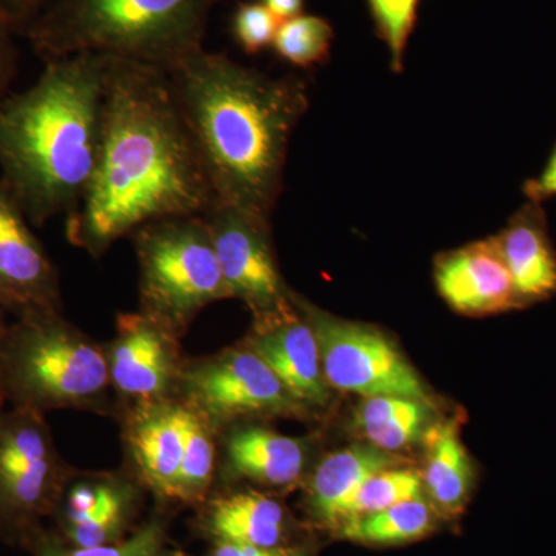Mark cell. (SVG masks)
<instances>
[{"label": "cell", "instance_id": "27", "mask_svg": "<svg viewBox=\"0 0 556 556\" xmlns=\"http://www.w3.org/2000/svg\"><path fill=\"white\" fill-rule=\"evenodd\" d=\"M420 0H367L376 33L386 42L391 70H404L405 51L415 30Z\"/></svg>", "mask_w": 556, "mask_h": 556}, {"label": "cell", "instance_id": "22", "mask_svg": "<svg viewBox=\"0 0 556 556\" xmlns=\"http://www.w3.org/2000/svg\"><path fill=\"white\" fill-rule=\"evenodd\" d=\"M441 518L433 504L424 496L376 514L346 519L332 535L365 546H402L433 533Z\"/></svg>", "mask_w": 556, "mask_h": 556}, {"label": "cell", "instance_id": "21", "mask_svg": "<svg viewBox=\"0 0 556 556\" xmlns=\"http://www.w3.org/2000/svg\"><path fill=\"white\" fill-rule=\"evenodd\" d=\"M433 402L402 396L362 397L353 415L357 433L383 452L394 453L426 441L438 422Z\"/></svg>", "mask_w": 556, "mask_h": 556}, {"label": "cell", "instance_id": "33", "mask_svg": "<svg viewBox=\"0 0 556 556\" xmlns=\"http://www.w3.org/2000/svg\"><path fill=\"white\" fill-rule=\"evenodd\" d=\"M260 2L280 22L298 17L305 10V0H260Z\"/></svg>", "mask_w": 556, "mask_h": 556}, {"label": "cell", "instance_id": "16", "mask_svg": "<svg viewBox=\"0 0 556 556\" xmlns=\"http://www.w3.org/2000/svg\"><path fill=\"white\" fill-rule=\"evenodd\" d=\"M217 481H247L268 489H292L309 475L313 442L287 437L257 422L236 424L218 434Z\"/></svg>", "mask_w": 556, "mask_h": 556}, {"label": "cell", "instance_id": "29", "mask_svg": "<svg viewBox=\"0 0 556 556\" xmlns=\"http://www.w3.org/2000/svg\"><path fill=\"white\" fill-rule=\"evenodd\" d=\"M50 0H0V22L14 35L24 36L28 25L46 9Z\"/></svg>", "mask_w": 556, "mask_h": 556}, {"label": "cell", "instance_id": "25", "mask_svg": "<svg viewBox=\"0 0 556 556\" xmlns=\"http://www.w3.org/2000/svg\"><path fill=\"white\" fill-rule=\"evenodd\" d=\"M424 496H426V492H424L420 471L402 466L387 468V470L372 475L358 486L356 493L346 501L340 511L338 525L332 532L346 519L376 514V511L386 510V508L405 503V501Z\"/></svg>", "mask_w": 556, "mask_h": 556}, {"label": "cell", "instance_id": "19", "mask_svg": "<svg viewBox=\"0 0 556 556\" xmlns=\"http://www.w3.org/2000/svg\"><path fill=\"white\" fill-rule=\"evenodd\" d=\"M394 453L375 445L356 444L325 456L306 478L305 510L309 522L332 532L346 501L372 475L402 466Z\"/></svg>", "mask_w": 556, "mask_h": 556}, {"label": "cell", "instance_id": "23", "mask_svg": "<svg viewBox=\"0 0 556 556\" xmlns=\"http://www.w3.org/2000/svg\"><path fill=\"white\" fill-rule=\"evenodd\" d=\"M217 471V431L195 409L186 405V445L179 467L177 506L200 507L214 492Z\"/></svg>", "mask_w": 556, "mask_h": 556}, {"label": "cell", "instance_id": "30", "mask_svg": "<svg viewBox=\"0 0 556 556\" xmlns=\"http://www.w3.org/2000/svg\"><path fill=\"white\" fill-rule=\"evenodd\" d=\"M203 556H316L308 544L289 547H257L248 544L211 543Z\"/></svg>", "mask_w": 556, "mask_h": 556}, {"label": "cell", "instance_id": "14", "mask_svg": "<svg viewBox=\"0 0 556 556\" xmlns=\"http://www.w3.org/2000/svg\"><path fill=\"white\" fill-rule=\"evenodd\" d=\"M240 343L268 365L300 404L313 413L328 407L332 390L321 369L316 334L294 303L281 313L254 318Z\"/></svg>", "mask_w": 556, "mask_h": 556}, {"label": "cell", "instance_id": "20", "mask_svg": "<svg viewBox=\"0 0 556 556\" xmlns=\"http://www.w3.org/2000/svg\"><path fill=\"white\" fill-rule=\"evenodd\" d=\"M424 442L427 459L420 477L427 500L442 518L459 517L475 485V470L460 438L459 416L434 424Z\"/></svg>", "mask_w": 556, "mask_h": 556}, {"label": "cell", "instance_id": "34", "mask_svg": "<svg viewBox=\"0 0 556 556\" xmlns=\"http://www.w3.org/2000/svg\"><path fill=\"white\" fill-rule=\"evenodd\" d=\"M9 324L5 321V309L0 308V356H2L3 338H5V331ZM5 397H3L2 383H0V412L5 408Z\"/></svg>", "mask_w": 556, "mask_h": 556}, {"label": "cell", "instance_id": "11", "mask_svg": "<svg viewBox=\"0 0 556 556\" xmlns=\"http://www.w3.org/2000/svg\"><path fill=\"white\" fill-rule=\"evenodd\" d=\"M181 340L141 311L116 316L115 338L104 348L118 417L139 405L177 399L186 364Z\"/></svg>", "mask_w": 556, "mask_h": 556}, {"label": "cell", "instance_id": "5", "mask_svg": "<svg viewBox=\"0 0 556 556\" xmlns=\"http://www.w3.org/2000/svg\"><path fill=\"white\" fill-rule=\"evenodd\" d=\"M7 404L43 413L84 409L118 417L102 343L62 311H30L7 327L0 356Z\"/></svg>", "mask_w": 556, "mask_h": 556}, {"label": "cell", "instance_id": "4", "mask_svg": "<svg viewBox=\"0 0 556 556\" xmlns=\"http://www.w3.org/2000/svg\"><path fill=\"white\" fill-rule=\"evenodd\" d=\"M222 0H50L24 38L43 62L100 53L170 72L203 47Z\"/></svg>", "mask_w": 556, "mask_h": 556}, {"label": "cell", "instance_id": "31", "mask_svg": "<svg viewBox=\"0 0 556 556\" xmlns=\"http://www.w3.org/2000/svg\"><path fill=\"white\" fill-rule=\"evenodd\" d=\"M14 33L0 22V104L9 97L11 83L17 72L20 51L14 43Z\"/></svg>", "mask_w": 556, "mask_h": 556}, {"label": "cell", "instance_id": "10", "mask_svg": "<svg viewBox=\"0 0 556 556\" xmlns=\"http://www.w3.org/2000/svg\"><path fill=\"white\" fill-rule=\"evenodd\" d=\"M203 217L230 299L241 300L254 318L292 308V289L278 268L270 219L222 203Z\"/></svg>", "mask_w": 556, "mask_h": 556}, {"label": "cell", "instance_id": "7", "mask_svg": "<svg viewBox=\"0 0 556 556\" xmlns=\"http://www.w3.org/2000/svg\"><path fill=\"white\" fill-rule=\"evenodd\" d=\"M76 468L54 444L46 415L27 408L0 412V536L28 548L53 519Z\"/></svg>", "mask_w": 556, "mask_h": 556}, {"label": "cell", "instance_id": "18", "mask_svg": "<svg viewBox=\"0 0 556 556\" xmlns=\"http://www.w3.org/2000/svg\"><path fill=\"white\" fill-rule=\"evenodd\" d=\"M493 237L522 309L556 295V251L543 204L527 201Z\"/></svg>", "mask_w": 556, "mask_h": 556}, {"label": "cell", "instance_id": "24", "mask_svg": "<svg viewBox=\"0 0 556 556\" xmlns=\"http://www.w3.org/2000/svg\"><path fill=\"white\" fill-rule=\"evenodd\" d=\"M28 551L33 556H190L172 541L166 518L161 514L135 527L134 532L118 543L76 547L62 541L53 530L46 529Z\"/></svg>", "mask_w": 556, "mask_h": 556}, {"label": "cell", "instance_id": "26", "mask_svg": "<svg viewBox=\"0 0 556 556\" xmlns=\"http://www.w3.org/2000/svg\"><path fill=\"white\" fill-rule=\"evenodd\" d=\"M334 28L325 17L300 14L280 22L274 50L281 60L298 68H313L324 64L331 54Z\"/></svg>", "mask_w": 556, "mask_h": 556}, {"label": "cell", "instance_id": "32", "mask_svg": "<svg viewBox=\"0 0 556 556\" xmlns=\"http://www.w3.org/2000/svg\"><path fill=\"white\" fill-rule=\"evenodd\" d=\"M525 195L527 201L543 204L544 201L555 199L556 197V144L552 150L551 156L544 169L538 177L526 181Z\"/></svg>", "mask_w": 556, "mask_h": 556}, {"label": "cell", "instance_id": "2", "mask_svg": "<svg viewBox=\"0 0 556 556\" xmlns=\"http://www.w3.org/2000/svg\"><path fill=\"white\" fill-rule=\"evenodd\" d=\"M167 73L218 203L270 219L289 141L309 109L306 80L273 78L206 49Z\"/></svg>", "mask_w": 556, "mask_h": 556}, {"label": "cell", "instance_id": "13", "mask_svg": "<svg viewBox=\"0 0 556 556\" xmlns=\"http://www.w3.org/2000/svg\"><path fill=\"white\" fill-rule=\"evenodd\" d=\"M118 419L130 473L161 506H177L186 405L179 399H167L126 409Z\"/></svg>", "mask_w": 556, "mask_h": 556}, {"label": "cell", "instance_id": "6", "mask_svg": "<svg viewBox=\"0 0 556 556\" xmlns=\"http://www.w3.org/2000/svg\"><path fill=\"white\" fill-rule=\"evenodd\" d=\"M139 268V311L185 338L195 318L230 299L203 215L155 219L130 233Z\"/></svg>", "mask_w": 556, "mask_h": 556}, {"label": "cell", "instance_id": "3", "mask_svg": "<svg viewBox=\"0 0 556 556\" xmlns=\"http://www.w3.org/2000/svg\"><path fill=\"white\" fill-rule=\"evenodd\" d=\"M112 56L46 62L39 79L0 104V179L33 226L78 208L100 153Z\"/></svg>", "mask_w": 556, "mask_h": 556}, {"label": "cell", "instance_id": "1", "mask_svg": "<svg viewBox=\"0 0 556 556\" xmlns=\"http://www.w3.org/2000/svg\"><path fill=\"white\" fill-rule=\"evenodd\" d=\"M169 73L110 61L100 153L65 236L101 258L155 219L206 215L217 204Z\"/></svg>", "mask_w": 556, "mask_h": 556}, {"label": "cell", "instance_id": "28", "mask_svg": "<svg viewBox=\"0 0 556 556\" xmlns=\"http://www.w3.org/2000/svg\"><path fill=\"white\" fill-rule=\"evenodd\" d=\"M280 21L262 2H240L233 11V39L248 54L273 47Z\"/></svg>", "mask_w": 556, "mask_h": 556}, {"label": "cell", "instance_id": "15", "mask_svg": "<svg viewBox=\"0 0 556 556\" xmlns=\"http://www.w3.org/2000/svg\"><path fill=\"white\" fill-rule=\"evenodd\" d=\"M195 533L211 543L303 546L305 527L280 501L255 489L219 486L197 507Z\"/></svg>", "mask_w": 556, "mask_h": 556}, {"label": "cell", "instance_id": "17", "mask_svg": "<svg viewBox=\"0 0 556 556\" xmlns=\"http://www.w3.org/2000/svg\"><path fill=\"white\" fill-rule=\"evenodd\" d=\"M434 281L450 308L466 316L522 309L495 237L439 255L434 262Z\"/></svg>", "mask_w": 556, "mask_h": 556}, {"label": "cell", "instance_id": "8", "mask_svg": "<svg viewBox=\"0 0 556 556\" xmlns=\"http://www.w3.org/2000/svg\"><path fill=\"white\" fill-rule=\"evenodd\" d=\"M177 399L203 416L217 434L236 424L277 417L306 420L316 415L241 343L208 356L186 358Z\"/></svg>", "mask_w": 556, "mask_h": 556}, {"label": "cell", "instance_id": "9", "mask_svg": "<svg viewBox=\"0 0 556 556\" xmlns=\"http://www.w3.org/2000/svg\"><path fill=\"white\" fill-rule=\"evenodd\" d=\"M291 299L316 334L321 369L332 391L433 402L408 358L380 329L332 316L298 292L292 291Z\"/></svg>", "mask_w": 556, "mask_h": 556}, {"label": "cell", "instance_id": "12", "mask_svg": "<svg viewBox=\"0 0 556 556\" xmlns=\"http://www.w3.org/2000/svg\"><path fill=\"white\" fill-rule=\"evenodd\" d=\"M30 225L0 179V308L16 316L62 311L60 273Z\"/></svg>", "mask_w": 556, "mask_h": 556}]
</instances>
